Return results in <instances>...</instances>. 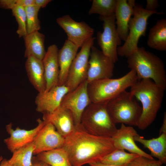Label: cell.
Returning a JSON list of instances; mask_svg holds the SVG:
<instances>
[{
	"mask_svg": "<svg viewBox=\"0 0 166 166\" xmlns=\"http://www.w3.org/2000/svg\"><path fill=\"white\" fill-rule=\"evenodd\" d=\"M32 159L33 164L32 166H50L48 164L37 159L36 157Z\"/></svg>",
	"mask_w": 166,
	"mask_h": 166,
	"instance_id": "37",
	"label": "cell"
},
{
	"mask_svg": "<svg viewBox=\"0 0 166 166\" xmlns=\"http://www.w3.org/2000/svg\"><path fill=\"white\" fill-rule=\"evenodd\" d=\"M64 141L65 138L58 132L51 123L45 122L34 141V155L61 147Z\"/></svg>",
	"mask_w": 166,
	"mask_h": 166,
	"instance_id": "14",
	"label": "cell"
},
{
	"mask_svg": "<svg viewBox=\"0 0 166 166\" xmlns=\"http://www.w3.org/2000/svg\"><path fill=\"white\" fill-rule=\"evenodd\" d=\"M35 146L34 141L14 151L9 162L15 166H32Z\"/></svg>",
	"mask_w": 166,
	"mask_h": 166,
	"instance_id": "26",
	"label": "cell"
},
{
	"mask_svg": "<svg viewBox=\"0 0 166 166\" xmlns=\"http://www.w3.org/2000/svg\"><path fill=\"white\" fill-rule=\"evenodd\" d=\"M3 158V157L2 156H0V163Z\"/></svg>",
	"mask_w": 166,
	"mask_h": 166,
	"instance_id": "40",
	"label": "cell"
},
{
	"mask_svg": "<svg viewBox=\"0 0 166 166\" xmlns=\"http://www.w3.org/2000/svg\"><path fill=\"white\" fill-rule=\"evenodd\" d=\"M130 87V92L142 104V112L137 126L144 130L155 120L165 90L148 79L137 80Z\"/></svg>",
	"mask_w": 166,
	"mask_h": 166,
	"instance_id": "2",
	"label": "cell"
},
{
	"mask_svg": "<svg viewBox=\"0 0 166 166\" xmlns=\"http://www.w3.org/2000/svg\"><path fill=\"white\" fill-rule=\"evenodd\" d=\"M103 22V32L97 33V38L101 51L115 63L118 61L117 46L121 44V40L117 32L115 14L106 16H100Z\"/></svg>",
	"mask_w": 166,
	"mask_h": 166,
	"instance_id": "8",
	"label": "cell"
},
{
	"mask_svg": "<svg viewBox=\"0 0 166 166\" xmlns=\"http://www.w3.org/2000/svg\"><path fill=\"white\" fill-rule=\"evenodd\" d=\"M134 139L148 149L152 157L157 158L163 164H166V133H162L158 137L150 139H144L137 133Z\"/></svg>",
	"mask_w": 166,
	"mask_h": 166,
	"instance_id": "22",
	"label": "cell"
},
{
	"mask_svg": "<svg viewBox=\"0 0 166 166\" xmlns=\"http://www.w3.org/2000/svg\"><path fill=\"white\" fill-rule=\"evenodd\" d=\"M17 0H0V8L11 10L16 5Z\"/></svg>",
	"mask_w": 166,
	"mask_h": 166,
	"instance_id": "32",
	"label": "cell"
},
{
	"mask_svg": "<svg viewBox=\"0 0 166 166\" xmlns=\"http://www.w3.org/2000/svg\"><path fill=\"white\" fill-rule=\"evenodd\" d=\"M139 156L137 154L127 152L123 149L115 148L101 161L114 165H123L128 164Z\"/></svg>",
	"mask_w": 166,
	"mask_h": 166,
	"instance_id": "27",
	"label": "cell"
},
{
	"mask_svg": "<svg viewBox=\"0 0 166 166\" xmlns=\"http://www.w3.org/2000/svg\"><path fill=\"white\" fill-rule=\"evenodd\" d=\"M12 15L18 23L16 33L18 37H23L27 34L26 18L24 8L16 5L12 9Z\"/></svg>",
	"mask_w": 166,
	"mask_h": 166,
	"instance_id": "30",
	"label": "cell"
},
{
	"mask_svg": "<svg viewBox=\"0 0 166 166\" xmlns=\"http://www.w3.org/2000/svg\"><path fill=\"white\" fill-rule=\"evenodd\" d=\"M25 67L29 81L38 93L44 92L46 81L42 61L30 56L26 58Z\"/></svg>",
	"mask_w": 166,
	"mask_h": 166,
	"instance_id": "21",
	"label": "cell"
},
{
	"mask_svg": "<svg viewBox=\"0 0 166 166\" xmlns=\"http://www.w3.org/2000/svg\"><path fill=\"white\" fill-rule=\"evenodd\" d=\"M114 62L102 52L93 45L89 61L87 77L88 83L93 81L111 78L113 74Z\"/></svg>",
	"mask_w": 166,
	"mask_h": 166,
	"instance_id": "10",
	"label": "cell"
},
{
	"mask_svg": "<svg viewBox=\"0 0 166 166\" xmlns=\"http://www.w3.org/2000/svg\"><path fill=\"white\" fill-rule=\"evenodd\" d=\"M86 80L74 90L68 92L63 98L60 106L72 113L76 125L80 124L82 114L91 103L87 90Z\"/></svg>",
	"mask_w": 166,
	"mask_h": 166,
	"instance_id": "12",
	"label": "cell"
},
{
	"mask_svg": "<svg viewBox=\"0 0 166 166\" xmlns=\"http://www.w3.org/2000/svg\"><path fill=\"white\" fill-rule=\"evenodd\" d=\"M38 124L34 128L26 130L17 127L12 128L11 123L6 125L5 128L10 136L4 140V143L12 153L17 150L33 142L37 135L45 124L40 118L37 120Z\"/></svg>",
	"mask_w": 166,
	"mask_h": 166,
	"instance_id": "13",
	"label": "cell"
},
{
	"mask_svg": "<svg viewBox=\"0 0 166 166\" xmlns=\"http://www.w3.org/2000/svg\"><path fill=\"white\" fill-rule=\"evenodd\" d=\"M95 38L93 37L85 43L72 63L65 84L69 92L86 80L91 49Z\"/></svg>",
	"mask_w": 166,
	"mask_h": 166,
	"instance_id": "9",
	"label": "cell"
},
{
	"mask_svg": "<svg viewBox=\"0 0 166 166\" xmlns=\"http://www.w3.org/2000/svg\"><path fill=\"white\" fill-rule=\"evenodd\" d=\"M136 5L134 0H117L114 12L116 29L121 39L124 42L128 33V24L133 16Z\"/></svg>",
	"mask_w": 166,
	"mask_h": 166,
	"instance_id": "19",
	"label": "cell"
},
{
	"mask_svg": "<svg viewBox=\"0 0 166 166\" xmlns=\"http://www.w3.org/2000/svg\"><path fill=\"white\" fill-rule=\"evenodd\" d=\"M162 12L148 11L141 5L136 4L133 17L128 24V33L124 44L117 47L118 55L127 57L137 49L139 40L142 36L146 35L149 18L152 15L163 14Z\"/></svg>",
	"mask_w": 166,
	"mask_h": 166,
	"instance_id": "7",
	"label": "cell"
},
{
	"mask_svg": "<svg viewBox=\"0 0 166 166\" xmlns=\"http://www.w3.org/2000/svg\"><path fill=\"white\" fill-rule=\"evenodd\" d=\"M108 102L91 103L84 110L80 124L89 133L107 137H112L116 134L118 129L107 111Z\"/></svg>",
	"mask_w": 166,
	"mask_h": 166,
	"instance_id": "4",
	"label": "cell"
},
{
	"mask_svg": "<svg viewBox=\"0 0 166 166\" xmlns=\"http://www.w3.org/2000/svg\"><path fill=\"white\" fill-rule=\"evenodd\" d=\"M163 164L158 160L139 156L127 164L126 166H161Z\"/></svg>",
	"mask_w": 166,
	"mask_h": 166,
	"instance_id": "31",
	"label": "cell"
},
{
	"mask_svg": "<svg viewBox=\"0 0 166 166\" xmlns=\"http://www.w3.org/2000/svg\"><path fill=\"white\" fill-rule=\"evenodd\" d=\"M62 147L67 153L72 166L101 161L115 148L112 137L91 134L80 124L65 138Z\"/></svg>",
	"mask_w": 166,
	"mask_h": 166,
	"instance_id": "1",
	"label": "cell"
},
{
	"mask_svg": "<svg viewBox=\"0 0 166 166\" xmlns=\"http://www.w3.org/2000/svg\"><path fill=\"white\" fill-rule=\"evenodd\" d=\"M41 8L35 4L24 8L26 15L27 34L38 31L41 29L40 22L38 18V12Z\"/></svg>",
	"mask_w": 166,
	"mask_h": 166,
	"instance_id": "29",
	"label": "cell"
},
{
	"mask_svg": "<svg viewBox=\"0 0 166 166\" xmlns=\"http://www.w3.org/2000/svg\"><path fill=\"white\" fill-rule=\"evenodd\" d=\"M69 92L68 88L64 85L38 93L35 100L36 111L42 114L53 112L60 106L63 98Z\"/></svg>",
	"mask_w": 166,
	"mask_h": 166,
	"instance_id": "15",
	"label": "cell"
},
{
	"mask_svg": "<svg viewBox=\"0 0 166 166\" xmlns=\"http://www.w3.org/2000/svg\"><path fill=\"white\" fill-rule=\"evenodd\" d=\"M0 166H15L8 161V160L3 158L0 163Z\"/></svg>",
	"mask_w": 166,
	"mask_h": 166,
	"instance_id": "39",
	"label": "cell"
},
{
	"mask_svg": "<svg viewBox=\"0 0 166 166\" xmlns=\"http://www.w3.org/2000/svg\"><path fill=\"white\" fill-rule=\"evenodd\" d=\"M128 66L136 73L137 80L150 79L165 90L166 73L162 60L144 47H138L127 57Z\"/></svg>",
	"mask_w": 166,
	"mask_h": 166,
	"instance_id": "3",
	"label": "cell"
},
{
	"mask_svg": "<svg viewBox=\"0 0 166 166\" xmlns=\"http://www.w3.org/2000/svg\"><path fill=\"white\" fill-rule=\"evenodd\" d=\"M79 48L66 39L62 47L58 50V59L59 74L57 85H65L71 65Z\"/></svg>",
	"mask_w": 166,
	"mask_h": 166,
	"instance_id": "20",
	"label": "cell"
},
{
	"mask_svg": "<svg viewBox=\"0 0 166 166\" xmlns=\"http://www.w3.org/2000/svg\"><path fill=\"white\" fill-rule=\"evenodd\" d=\"M137 80L136 72L131 70L119 78L102 79L90 82L88 84L87 90L91 102H107L130 87Z\"/></svg>",
	"mask_w": 166,
	"mask_h": 166,
	"instance_id": "5",
	"label": "cell"
},
{
	"mask_svg": "<svg viewBox=\"0 0 166 166\" xmlns=\"http://www.w3.org/2000/svg\"><path fill=\"white\" fill-rule=\"evenodd\" d=\"M51 1V0H35V5L42 8L45 7Z\"/></svg>",
	"mask_w": 166,
	"mask_h": 166,
	"instance_id": "35",
	"label": "cell"
},
{
	"mask_svg": "<svg viewBox=\"0 0 166 166\" xmlns=\"http://www.w3.org/2000/svg\"><path fill=\"white\" fill-rule=\"evenodd\" d=\"M145 9L148 11L157 12L156 9L159 6L157 0H147Z\"/></svg>",
	"mask_w": 166,
	"mask_h": 166,
	"instance_id": "33",
	"label": "cell"
},
{
	"mask_svg": "<svg viewBox=\"0 0 166 166\" xmlns=\"http://www.w3.org/2000/svg\"><path fill=\"white\" fill-rule=\"evenodd\" d=\"M147 45L150 48L160 51L166 50V19L157 21L149 30Z\"/></svg>",
	"mask_w": 166,
	"mask_h": 166,
	"instance_id": "24",
	"label": "cell"
},
{
	"mask_svg": "<svg viewBox=\"0 0 166 166\" xmlns=\"http://www.w3.org/2000/svg\"><path fill=\"white\" fill-rule=\"evenodd\" d=\"M23 38L25 46L24 57L26 58L32 56L42 61L46 52L45 35L37 31L27 34Z\"/></svg>",
	"mask_w": 166,
	"mask_h": 166,
	"instance_id": "23",
	"label": "cell"
},
{
	"mask_svg": "<svg viewBox=\"0 0 166 166\" xmlns=\"http://www.w3.org/2000/svg\"><path fill=\"white\" fill-rule=\"evenodd\" d=\"M134 97L130 91L125 90L107 102V111L115 124L137 126L142 108Z\"/></svg>",
	"mask_w": 166,
	"mask_h": 166,
	"instance_id": "6",
	"label": "cell"
},
{
	"mask_svg": "<svg viewBox=\"0 0 166 166\" xmlns=\"http://www.w3.org/2000/svg\"><path fill=\"white\" fill-rule=\"evenodd\" d=\"M90 166H126L127 165L117 166L103 163L101 161L95 162L89 164Z\"/></svg>",
	"mask_w": 166,
	"mask_h": 166,
	"instance_id": "38",
	"label": "cell"
},
{
	"mask_svg": "<svg viewBox=\"0 0 166 166\" xmlns=\"http://www.w3.org/2000/svg\"><path fill=\"white\" fill-rule=\"evenodd\" d=\"M56 22L66 33L67 39L79 48L93 37V28L85 22L75 21L69 15L57 18Z\"/></svg>",
	"mask_w": 166,
	"mask_h": 166,
	"instance_id": "11",
	"label": "cell"
},
{
	"mask_svg": "<svg viewBox=\"0 0 166 166\" xmlns=\"http://www.w3.org/2000/svg\"><path fill=\"white\" fill-rule=\"evenodd\" d=\"M58 50L55 44L50 45L42 60L46 81L45 91L58 85L59 74Z\"/></svg>",
	"mask_w": 166,
	"mask_h": 166,
	"instance_id": "18",
	"label": "cell"
},
{
	"mask_svg": "<svg viewBox=\"0 0 166 166\" xmlns=\"http://www.w3.org/2000/svg\"><path fill=\"white\" fill-rule=\"evenodd\" d=\"M164 133H166V113H164L162 125L160 129L159 134Z\"/></svg>",
	"mask_w": 166,
	"mask_h": 166,
	"instance_id": "36",
	"label": "cell"
},
{
	"mask_svg": "<svg viewBox=\"0 0 166 166\" xmlns=\"http://www.w3.org/2000/svg\"><path fill=\"white\" fill-rule=\"evenodd\" d=\"M117 0H93L88 12L89 15L98 14L106 16L114 13Z\"/></svg>",
	"mask_w": 166,
	"mask_h": 166,
	"instance_id": "28",
	"label": "cell"
},
{
	"mask_svg": "<svg viewBox=\"0 0 166 166\" xmlns=\"http://www.w3.org/2000/svg\"><path fill=\"white\" fill-rule=\"evenodd\" d=\"M35 0H17L16 5L25 8L35 5Z\"/></svg>",
	"mask_w": 166,
	"mask_h": 166,
	"instance_id": "34",
	"label": "cell"
},
{
	"mask_svg": "<svg viewBox=\"0 0 166 166\" xmlns=\"http://www.w3.org/2000/svg\"><path fill=\"white\" fill-rule=\"evenodd\" d=\"M137 133L132 126H126L121 124L115 135L112 137L115 148L126 150L130 153L145 156L150 159L153 158L140 148L136 144L135 136Z\"/></svg>",
	"mask_w": 166,
	"mask_h": 166,
	"instance_id": "17",
	"label": "cell"
},
{
	"mask_svg": "<svg viewBox=\"0 0 166 166\" xmlns=\"http://www.w3.org/2000/svg\"><path fill=\"white\" fill-rule=\"evenodd\" d=\"M43 114V120L46 123H51L64 138L71 134L75 128L76 125L72 113L60 106L53 112Z\"/></svg>",
	"mask_w": 166,
	"mask_h": 166,
	"instance_id": "16",
	"label": "cell"
},
{
	"mask_svg": "<svg viewBox=\"0 0 166 166\" xmlns=\"http://www.w3.org/2000/svg\"><path fill=\"white\" fill-rule=\"evenodd\" d=\"M36 158L50 166H72L67 153L62 147L40 153Z\"/></svg>",
	"mask_w": 166,
	"mask_h": 166,
	"instance_id": "25",
	"label": "cell"
}]
</instances>
